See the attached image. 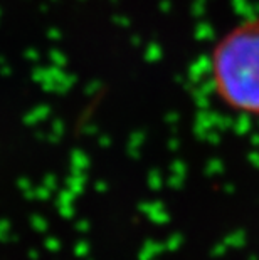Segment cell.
Here are the masks:
<instances>
[{
  "mask_svg": "<svg viewBox=\"0 0 259 260\" xmlns=\"http://www.w3.org/2000/svg\"><path fill=\"white\" fill-rule=\"evenodd\" d=\"M212 96L229 113L259 119V15L231 25L207 56Z\"/></svg>",
  "mask_w": 259,
  "mask_h": 260,
  "instance_id": "cell-1",
  "label": "cell"
}]
</instances>
